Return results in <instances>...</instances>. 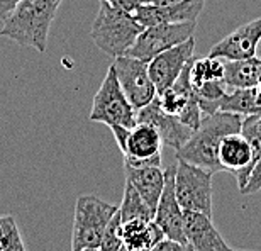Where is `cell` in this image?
<instances>
[{
	"label": "cell",
	"mask_w": 261,
	"mask_h": 251,
	"mask_svg": "<svg viewBox=\"0 0 261 251\" xmlns=\"http://www.w3.org/2000/svg\"><path fill=\"white\" fill-rule=\"evenodd\" d=\"M243 116L232 112L216 111L212 114H203L198 128L190 136V139L176 149V160H184L200 168L219 173L222 165L219 161V146L227 134L241 133Z\"/></svg>",
	"instance_id": "cell-1"
},
{
	"label": "cell",
	"mask_w": 261,
	"mask_h": 251,
	"mask_svg": "<svg viewBox=\"0 0 261 251\" xmlns=\"http://www.w3.org/2000/svg\"><path fill=\"white\" fill-rule=\"evenodd\" d=\"M61 2L63 0H22L4 20L0 38L12 39L20 46L44 53L51 24Z\"/></svg>",
	"instance_id": "cell-2"
},
{
	"label": "cell",
	"mask_w": 261,
	"mask_h": 251,
	"mask_svg": "<svg viewBox=\"0 0 261 251\" xmlns=\"http://www.w3.org/2000/svg\"><path fill=\"white\" fill-rule=\"evenodd\" d=\"M143 29L144 26L138 20L136 14L100 2L90 29V38L98 49L112 58H117L127 55Z\"/></svg>",
	"instance_id": "cell-3"
},
{
	"label": "cell",
	"mask_w": 261,
	"mask_h": 251,
	"mask_svg": "<svg viewBox=\"0 0 261 251\" xmlns=\"http://www.w3.org/2000/svg\"><path fill=\"white\" fill-rule=\"evenodd\" d=\"M119 212V206L103 202L95 195H80L75 204L71 231V251L100 246L109 222Z\"/></svg>",
	"instance_id": "cell-4"
},
{
	"label": "cell",
	"mask_w": 261,
	"mask_h": 251,
	"mask_svg": "<svg viewBox=\"0 0 261 251\" xmlns=\"http://www.w3.org/2000/svg\"><path fill=\"white\" fill-rule=\"evenodd\" d=\"M88 119L92 122H102L109 128L122 126V128L133 129L138 124V111L130 106L126 93L122 92L112 65L107 70V75L103 77L100 88L93 97Z\"/></svg>",
	"instance_id": "cell-5"
},
{
	"label": "cell",
	"mask_w": 261,
	"mask_h": 251,
	"mask_svg": "<svg viewBox=\"0 0 261 251\" xmlns=\"http://www.w3.org/2000/svg\"><path fill=\"white\" fill-rule=\"evenodd\" d=\"M175 193L184 211L202 212L212 217V173L189 163L176 160Z\"/></svg>",
	"instance_id": "cell-6"
},
{
	"label": "cell",
	"mask_w": 261,
	"mask_h": 251,
	"mask_svg": "<svg viewBox=\"0 0 261 251\" xmlns=\"http://www.w3.org/2000/svg\"><path fill=\"white\" fill-rule=\"evenodd\" d=\"M197 22H176V24H156L148 26L138 36L136 43L130 46L127 56L149 63L154 56L163 51L178 46L190 39L195 33Z\"/></svg>",
	"instance_id": "cell-7"
},
{
	"label": "cell",
	"mask_w": 261,
	"mask_h": 251,
	"mask_svg": "<svg viewBox=\"0 0 261 251\" xmlns=\"http://www.w3.org/2000/svg\"><path fill=\"white\" fill-rule=\"evenodd\" d=\"M112 66L119 83H121L122 92L126 93L127 101L136 111L148 106L158 95L154 83L149 77L148 63L146 61L126 55L117 56L116 61L112 63Z\"/></svg>",
	"instance_id": "cell-8"
},
{
	"label": "cell",
	"mask_w": 261,
	"mask_h": 251,
	"mask_svg": "<svg viewBox=\"0 0 261 251\" xmlns=\"http://www.w3.org/2000/svg\"><path fill=\"white\" fill-rule=\"evenodd\" d=\"M161 141L158 131L151 124L138 122L129 131L124 148V165L129 166H160L161 165Z\"/></svg>",
	"instance_id": "cell-9"
},
{
	"label": "cell",
	"mask_w": 261,
	"mask_h": 251,
	"mask_svg": "<svg viewBox=\"0 0 261 251\" xmlns=\"http://www.w3.org/2000/svg\"><path fill=\"white\" fill-rule=\"evenodd\" d=\"M224 61L216 56L192 58L189 66V80L194 88L198 102H212L226 95V82H224Z\"/></svg>",
	"instance_id": "cell-10"
},
{
	"label": "cell",
	"mask_w": 261,
	"mask_h": 251,
	"mask_svg": "<svg viewBox=\"0 0 261 251\" xmlns=\"http://www.w3.org/2000/svg\"><path fill=\"white\" fill-rule=\"evenodd\" d=\"M175 170L176 165H170L165 168V187L154 211V222L163 229L168 239L187 243L184 209L178 204L175 193Z\"/></svg>",
	"instance_id": "cell-11"
},
{
	"label": "cell",
	"mask_w": 261,
	"mask_h": 251,
	"mask_svg": "<svg viewBox=\"0 0 261 251\" xmlns=\"http://www.w3.org/2000/svg\"><path fill=\"white\" fill-rule=\"evenodd\" d=\"M194 49H195V38L192 36L185 43L163 51V53L154 56L148 63L149 77L154 83L156 92L161 93L173 85L176 78L180 77V73L184 71V68L187 66V63L194 58Z\"/></svg>",
	"instance_id": "cell-12"
},
{
	"label": "cell",
	"mask_w": 261,
	"mask_h": 251,
	"mask_svg": "<svg viewBox=\"0 0 261 251\" xmlns=\"http://www.w3.org/2000/svg\"><path fill=\"white\" fill-rule=\"evenodd\" d=\"M138 122H146L151 124L158 131L163 144L170 146L175 151L180 149L187 141L190 139V136L194 134V129L189 128L181 119L171 114L165 112L160 106L158 95L151 101L148 106L138 111Z\"/></svg>",
	"instance_id": "cell-13"
},
{
	"label": "cell",
	"mask_w": 261,
	"mask_h": 251,
	"mask_svg": "<svg viewBox=\"0 0 261 251\" xmlns=\"http://www.w3.org/2000/svg\"><path fill=\"white\" fill-rule=\"evenodd\" d=\"M261 41V17L249 20V22L239 26L226 38H222L217 44L212 46L211 56L221 58L224 61L244 60L256 56L258 44Z\"/></svg>",
	"instance_id": "cell-14"
},
{
	"label": "cell",
	"mask_w": 261,
	"mask_h": 251,
	"mask_svg": "<svg viewBox=\"0 0 261 251\" xmlns=\"http://www.w3.org/2000/svg\"><path fill=\"white\" fill-rule=\"evenodd\" d=\"M205 7V0H180L170 5H139L136 17L144 28L156 24L197 22Z\"/></svg>",
	"instance_id": "cell-15"
},
{
	"label": "cell",
	"mask_w": 261,
	"mask_h": 251,
	"mask_svg": "<svg viewBox=\"0 0 261 251\" xmlns=\"http://www.w3.org/2000/svg\"><path fill=\"white\" fill-rule=\"evenodd\" d=\"M219 161L224 171H231L238 177L239 190L246 184L249 171L256 163L251 143L241 133L227 134L219 146Z\"/></svg>",
	"instance_id": "cell-16"
},
{
	"label": "cell",
	"mask_w": 261,
	"mask_h": 251,
	"mask_svg": "<svg viewBox=\"0 0 261 251\" xmlns=\"http://www.w3.org/2000/svg\"><path fill=\"white\" fill-rule=\"evenodd\" d=\"M184 222L187 243L195 251H234L214 226L212 217L202 212L184 211Z\"/></svg>",
	"instance_id": "cell-17"
},
{
	"label": "cell",
	"mask_w": 261,
	"mask_h": 251,
	"mask_svg": "<svg viewBox=\"0 0 261 251\" xmlns=\"http://www.w3.org/2000/svg\"><path fill=\"white\" fill-rule=\"evenodd\" d=\"M122 251H151L156 244L166 238L163 229L153 221L144 219H130L121 224Z\"/></svg>",
	"instance_id": "cell-18"
},
{
	"label": "cell",
	"mask_w": 261,
	"mask_h": 251,
	"mask_svg": "<svg viewBox=\"0 0 261 251\" xmlns=\"http://www.w3.org/2000/svg\"><path fill=\"white\" fill-rule=\"evenodd\" d=\"M124 170H126V180L133 184V187L141 193V197L148 202V206L156 211L165 187V170H161L160 166L138 168V166L129 165H124Z\"/></svg>",
	"instance_id": "cell-19"
},
{
	"label": "cell",
	"mask_w": 261,
	"mask_h": 251,
	"mask_svg": "<svg viewBox=\"0 0 261 251\" xmlns=\"http://www.w3.org/2000/svg\"><path fill=\"white\" fill-rule=\"evenodd\" d=\"M224 68V82L232 88H253L261 83V58L256 56L226 61Z\"/></svg>",
	"instance_id": "cell-20"
},
{
	"label": "cell",
	"mask_w": 261,
	"mask_h": 251,
	"mask_svg": "<svg viewBox=\"0 0 261 251\" xmlns=\"http://www.w3.org/2000/svg\"><path fill=\"white\" fill-rule=\"evenodd\" d=\"M119 214H121L122 222L130 221V219H144V221H153L154 219V211L148 206V202L141 197V193L136 190L129 180H126V187H124Z\"/></svg>",
	"instance_id": "cell-21"
},
{
	"label": "cell",
	"mask_w": 261,
	"mask_h": 251,
	"mask_svg": "<svg viewBox=\"0 0 261 251\" xmlns=\"http://www.w3.org/2000/svg\"><path fill=\"white\" fill-rule=\"evenodd\" d=\"M0 251H25L19 226L12 216H0Z\"/></svg>",
	"instance_id": "cell-22"
},
{
	"label": "cell",
	"mask_w": 261,
	"mask_h": 251,
	"mask_svg": "<svg viewBox=\"0 0 261 251\" xmlns=\"http://www.w3.org/2000/svg\"><path fill=\"white\" fill-rule=\"evenodd\" d=\"M121 214H116L112 217V221L109 222V226L106 229L100 241V246L98 251H122L124 244H122V236H121Z\"/></svg>",
	"instance_id": "cell-23"
},
{
	"label": "cell",
	"mask_w": 261,
	"mask_h": 251,
	"mask_svg": "<svg viewBox=\"0 0 261 251\" xmlns=\"http://www.w3.org/2000/svg\"><path fill=\"white\" fill-rule=\"evenodd\" d=\"M259 190H261V156L256 160V163L253 165L246 184H244V187L239 192L244 193V195H248V193H254Z\"/></svg>",
	"instance_id": "cell-24"
},
{
	"label": "cell",
	"mask_w": 261,
	"mask_h": 251,
	"mask_svg": "<svg viewBox=\"0 0 261 251\" xmlns=\"http://www.w3.org/2000/svg\"><path fill=\"white\" fill-rule=\"evenodd\" d=\"M151 251H195L190 246L189 243H180V241H173V239L165 238L163 241L158 243Z\"/></svg>",
	"instance_id": "cell-25"
},
{
	"label": "cell",
	"mask_w": 261,
	"mask_h": 251,
	"mask_svg": "<svg viewBox=\"0 0 261 251\" xmlns=\"http://www.w3.org/2000/svg\"><path fill=\"white\" fill-rule=\"evenodd\" d=\"M100 2H107L109 5L121 10H126V12L134 14L136 9L139 7V0H100Z\"/></svg>",
	"instance_id": "cell-26"
},
{
	"label": "cell",
	"mask_w": 261,
	"mask_h": 251,
	"mask_svg": "<svg viewBox=\"0 0 261 251\" xmlns=\"http://www.w3.org/2000/svg\"><path fill=\"white\" fill-rule=\"evenodd\" d=\"M22 0H0V20H5Z\"/></svg>",
	"instance_id": "cell-27"
},
{
	"label": "cell",
	"mask_w": 261,
	"mask_h": 251,
	"mask_svg": "<svg viewBox=\"0 0 261 251\" xmlns=\"http://www.w3.org/2000/svg\"><path fill=\"white\" fill-rule=\"evenodd\" d=\"M180 0H139V5H170Z\"/></svg>",
	"instance_id": "cell-28"
},
{
	"label": "cell",
	"mask_w": 261,
	"mask_h": 251,
	"mask_svg": "<svg viewBox=\"0 0 261 251\" xmlns=\"http://www.w3.org/2000/svg\"><path fill=\"white\" fill-rule=\"evenodd\" d=\"M256 93H258V104L261 106V83L256 87Z\"/></svg>",
	"instance_id": "cell-29"
},
{
	"label": "cell",
	"mask_w": 261,
	"mask_h": 251,
	"mask_svg": "<svg viewBox=\"0 0 261 251\" xmlns=\"http://www.w3.org/2000/svg\"><path fill=\"white\" fill-rule=\"evenodd\" d=\"M82 251H98V248H87V249H82Z\"/></svg>",
	"instance_id": "cell-30"
},
{
	"label": "cell",
	"mask_w": 261,
	"mask_h": 251,
	"mask_svg": "<svg viewBox=\"0 0 261 251\" xmlns=\"http://www.w3.org/2000/svg\"><path fill=\"white\" fill-rule=\"evenodd\" d=\"M234 251H238V249H234Z\"/></svg>",
	"instance_id": "cell-31"
}]
</instances>
